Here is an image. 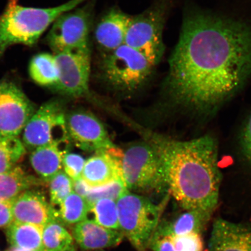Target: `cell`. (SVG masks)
Masks as SVG:
<instances>
[{
	"label": "cell",
	"mask_w": 251,
	"mask_h": 251,
	"mask_svg": "<svg viewBox=\"0 0 251 251\" xmlns=\"http://www.w3.org/2000/svg\"><path fill=\"white\" fill-rule=\"evenodd\" d=\"M144 137L158 153L168 192L180 208L214 212L222 180L214 138L205 135L183 141L149 130Z\"/></svg>",
	"instance_id": "7a4b0ae2"
},
{
	"label": "cell",
	"mask_w": 251,
	"mask_h": 251,
	"mask_svg": "<svg viewBox=\"0 0 251 251\" xmlns=\"http://www.w3.org/2000/svg\"><path fill=\"white\" fill-rule=\"evenodd\" d=\"M18 2L9 0L0 16V58L12 45L34 46L51 25L45 8L23 7Z\"/></svg>",
	"instance_id": "52a82bcc"
},
{
	"label": "cell",
	"mask_w": 251,
	"mask_h": 251,
	"mask_svg": "<svg viewBox=\"0 0 251 251\" xmlns=\"http://www.w3.org/2000/svg\"><path fill=\"white\" fill-rule=\"evenodd\" d=\"M169 237L176 251H204L201 234L192 233Z\"/></svg>",
	"instance_id": "f1b7e54d"
},
{
	"label": "cell",
	"mask_w": 251,
	"mask_h": 251,
	"mask_svg": "<svg viewBox=\"0 0 251 251\" xmlns=\"http://www.w3.org/2000/svg\"><path fill=\"white\" fill-rule=\"evenodd\" d=\"M61 251H76V247H75L74 244L72 245L70 247L67 248V249Z\"/></svg>",
	"instance_id": "e575fe53"
},
{
	"label": "cell",
	"mask_w": 251,
	"mask_h": 251,
	"mask_svg": "<svg viewBox=\"0 0 251 251\" xmlns=\"http://www.w3.org/2000/svg\"><path fill=\"white\" fill-rule=\"evenodd\" d=\"M25 153L26 148L18 137L0 133V174L17 167Z\"/></svg>",
	"instance_id": "cb8c5ba5"
},
{
	"label": "cell",
	"mask_w": 251,
	"mask_h": 251,
	"mask_svg": "<svg viewBox=\"0 0 251 251\" xmlns=\"http://www.w3.org/2000/svg\"><path fill=\"white\" fill-rule=\"evenodd\" d=\"M175 0H155L143 12L131 17L125 45L140 52L156 66L162 60L165 47L163 31Z\"/></svg>",
	"instance_id": "8992f818"
},
{
	"label": "cell",
	"mask_w": 251,
	"mask_h": 251,
	"mask_svg": "<svg viewBox=\"0 0 251 251\" xmlns=\"http://www.w3.org/2000/svg\"><path fill=\"white\" fill-rule=\"evenodd\" d=\"M213 213L201 210H184L169 221L159 223L153 234L168 237L192 233L201 234Z\"/></svg>",
	"instance_id": "d6986e66"
},
{
	"label": "cell",
	"mask_w": 251,
	"mask_h": 251,
	"mask_svg": "<svg viewBox=\"0 0 251 251\" xmlns=\"http://www.w3.org/2000/svg\"><path fill=\"white\" fill-rule=\"evenodd\" d=\"M39 183L37 178L18 166L10 171L0 174V201H12L23 191Z\"/></svg>",
	"instance_id": "44dd1931"
},
{
	"label": "cell",
	"mask_w": 251,
	"mask_h": 251,
	"mask_svg": "<svg viewBox=\"0 0 251 251\" xmlns=\"http://www.w3.org/2000/svg\"><path fill=\"white\" fill-rule=\"evenodd\" d=\"M121 166L127 190L143 194L169 193L161 159L146 140L127 147L123 151Z\"/></svg>",
	"instance_id": "277c9868"
},
{
	"label": "cell",
	"mask_w": 251,
	"mask_h": 251,
	"mask_svg": "<svg viewBox=\"0 0 251 251\" xmlns=\"http://www.w3.org/2000/svg\"><path fill=\"white\" fill-rule=\"evenodd\" d=\"M86 219L103 227L121 231L117 202L115 200L101 199L92 203L90 205Z\"/></svg>",
	"instance_id": "484cf974"
},
{
	"label": "cell",
	"mask_w": 251,
	"mask_h": 251,
	"mask_svg": "<svg viewBox=\"0 0 251 251\" xmlns=\"http://www.w3.org/2000/svg\"><path fill=\"white\" fill-rule=\"evenodd\" d=\"M72 235L83 250L117 246L125 237L121 231L103 227L89 219L75 225L72 229Z\"/></svg>",
	"instance_id": "e0dca14e"
},
{
	"label": "cell",
	"mask_w": 251,
	"mask_h": 251,
	"mask_svg": "<svg viewBox=\"0 0 251 251\" xmlns=\"http://www.w3.org/2000/svg\"><path fill=\"white\" fill-rule=\"evenodd\" d=\"M72 183H73L74 192L77 195L86 199L91 188L89 184L83 179L82 177L72 181Z\"/></svg>",
	"instance_id": "836d02e7"
},
{
	"label": "cell",
	"mask_w": 251,
	"mask_h": 251,
	"mask_svg": "<svg viewBox=\"0 0 251 251\" xmlns=\"http://www.w3.org/2000/svg\"><path fill=\"white\" fill-rule=\"evenodd\" d=\"M86 160L82 156L75 153H66L62 160V168L66 175L72 180L81 177Z\"/></svg>",
	"instance_id": "f546056e"
},
{
	"label": "cell",
	"mask_w": 251,
	"mask_h": 251,
	"mask_svg": "<svg viewBox=\"0 0 251 251\" xmlns=\"http://www.w3.org/2000/svg\"><path fill=\"white\" fill-rule=\"evenodd\" d=\"M66 126L70 141L81 150L96 152L116 147L102 122L86 110L67 113Z\"/></svg>",
	"instance_id": "7c38bea8"
},
{
	"label": "cell",
	"mask_w": 251,
	"mask_h": 251,
	"mask_svg": "<svg viewBox=\"0 0 251 251\" xmlns=\"http://www.w3.org/2000/svg\"><path fill=\"white\" fill-rule=\"evenodd\" d=\"M155 67L136 50L124 45L112 51L102 53L98 72L100 79L111 89L131 94L150 82Z\"/></svg>",
	"instance_id": "3957f363"
},
{
	"label": "cell",
	"mask_w": 251,
	"mask_h": 251,
	"mask_svg": "<svg viewBox=\"0 0 251 251\" xmlns=\"http://www.w3.org/2000/svg\"><path fill=\"white\" fill-rule=\"evenodd\" d=\"M240 144L244 155L251 164V112L244 125Z\"/></svg>",
	"instance_id": "4dcf8cb0"
},
{
	"label": "cell",
	"mask_w": 251,
	"mask_h": 251,
	"mask_svg": "<svg viewBox=\"0 0 251 251\" xmlns=\"http://www.w3.org/2000/svg\"><path fill=\"white\" fill-rule=\"evenodd\" d=\"M34 112L32 102L17 84L0 81V133L18 137Z\"/></svg>",
	"instance_id": "8fae6325"
},
{
	"label": "cell",
	"mask_w": 251,
	"mask_h": 251,
	"mask_svg": "<svg viewBox=\"0 0 251 251\" xmlns=\"http://www.w3.org/2000/svg\"><path fill=\"white\" fill-rule=\"evenodd\" d=\"M8 251H30L29 250L19 249V248L12 247L11 249H9Z\"/></svg>",
	"instance_id": "d590c367"
},
{
	"label": "cell",
	"mask_w": 251,
	"mask_h": 251,
	"mask_svg": "<svg viewBox=\"0 0 251 251\" xmlns=\"http://www.w3.org/2000/svg\"><path fill=\"white\" fill-rule=\"evenodd\" d=\"M30 76L39 85L54 87L59 78L57 63L54 54L42 52L31 58L29 66Z\"/></svg>",
	"instance_id": "7402d4cb"
},
{
	"label": "cell",
	"mask_w": 251,
	"mask_h": 251,
	"mask_svg": "<svg viewBox=\"0 0 251 251\" xmlns=\"http://www.w3.org/2000/svg\"><path fill=\"white\" fill-rule=\"evenodd\" d=\"M14 222L45 226L56 219L54 209L42 194L33 190L23 191L12 201Z\"/></svg>",
	"instance_id": "2e32d148"
},
{
	"label": "cell",
	"mask_w": 251,
	"mask_h": 251,
	"mask_svg": "<svg viewBox=\"0 0 251 251\" xmlns=\"http://www.w3.org/2000/svg\"><path fill=\"white\" fill-rule=\"evenodd\" d=\"M126 190L123 181H114L102 186L91 187L85 199L89 205L101 199H111L117 201L118 198Z\"/></svg>",
	"instance_id": "83f0119b"
},
{
	"label": "cell",
	"mask_w": 251,
	"mask_h": 251,
	"mask_svg": "<svg viewBox=\"0 0 251 251\" xmlns=\"http://www.w3.org/2000/svg\"><path fill=\"white\" fill-rule=\"evenodd\" d=\"M132 15L115 7L100 19L94 28V39L102 53L113 51L125 45Z\"/></svg>",
	"instance_id": "5bb4252c"
},
{
	"label": "cell",
	"mask_w": 251,
	"mask_h": 251,
	"mask_svg": "<svg viewBox=\"0 0 251 251\" xmlns=\"http://www.w3.org/2000/svg\"><path fill=\"white\" fill-rule=\"evenodd\" d=\"M42 226L13 222L6 228L12 247L30 251H42Z\"/></svg>",
	"instance_id": "ffe728a7"
},
{
	"label": "cell",
	"mask_w": 251,
	"mask_h": 251,
	"mask_svg": "<svg viewBox=\"0 0 251 251\" xmlns=\"http://www.w3.org/2000/svg\"><path fill=\"white\" fill-rule=\"evenodd\" d=\"M122 156L123 151L117 147L96 152L86 160L81 177L91 187L102 186L117 180L124 182L121 166Z\"/></svg>",
	"instance_id": "4fadbf2b"
},
{
	"label": "cell",
	"mask_w": 251,
	"mask_h": 251,
	"mask_svg": "<svg viewBox=\"0 0 251 251\" xmlns=\"http://www.w3.org/2000/svg\"><path fill=\"white\" fill-rule=\"evenodd\" d=\"M74 244V238L57 219L44 226L42 251H61Z\"/></svg>",
	"instance_id": "d4e9b609"
},
{
	"label": "cell",
	"mask_w": 251,
	"mask_h": 251,
	"mask_svg": "<svg viewBox=\"0 0 251 251\" xmlns=\"http://www.w3.org/2000/svg\"><path fill=\"white\" fill-rule=\"evenodd\" d=\"M149 247L153 251H176L169 237L155 234L152 235Z\"/></svg>",
	"instance_id": "1f68e13d"
},
{
	"label": "cell",
	"mask_w": 251,
	"mask_h": 251,
	"mask_svg": "<svg viewBox=\"0 0 251 251\" xmlns=\"http://www.w3.org/2000/svg\"><path fill=\"white\" fill-rule=\"evenodd\" d=\"M169 64L162 87L169 100L194 112L215 111L251 76V24L188 5Z\"/></svg>",
	"instance_id": "6da1fadb"
},
{
	"label": "cell",
	"mask_w": 251,
	"mask_h": 251,
	"mask_svg": "<svg viewBox=\"0 0 251 251\" xmlns=\"http://www.w3.org/2000/svg\"><path fill=\"white\" fill-rule=\"evenodd\" d=\"M65 106L60 99L50 100L34 113L23 130V143L33 150L55 141H70L66 126Z\"/></svg>",
	"instance_id": "ba28073f"
},
{
	"label": "cell",
	"mask_w": 251,
	"mask_h": 251,
	"mask_svg": "<svg viewBox=\"0 0 251 251\" xmlns=\"http://www.w3.org/2000/svg\"><path fill=\"white\" fill-rule=\"evenodd\" d=\"M89 208L90 205L84 198L72 192L57 208L53 209L59 222L75 225L87 219Z\"/></svg>",
	"instance_id": "603a6c76"
},
{
	"label": "cell",
	"mask_w": 251,
	"mask_h": 251,
	"mask_svg": "<svg viewBox=\"0 0 251 251\" xmlns=\"http://www.w3.org/2000/svg\"><path fill=\"white\" fill-rule=\"evenodd\" d=\"M93 15V4L90 2L59 17L51 25L46 38L53 54L90 45Z\"/></svg>",
	"instance_id": "9c48e42d"
},
{
	"label": "cell",
	"mask_w": 251,
	"mask_h": 251,
	"mask_svg": "<svg viewBox=\"0 0 251 251\" xmlns=\"http://www.w3.org/2000/svg\"><path fill=\"white\" fill-rule=\"evenodd\" d=\"M90 46L54 54L59 70L57 83L52 88L61 95L80 98L90 95Z\"/></svg>",
	"instance_id": "30bf717a"
},
{
	"label": "cell",
	"mask_w": 251,
	"mask_h": 251,
	"mask_svg": "<svg viewBox=\"0 0 251 251\" xmlns=\"http://www.w3.org/2000/svg\"><path fill=\"white\" fill-rule=\"evenodd\" d=\"M50 204L55 209L74 192L73 183L62 170L56 174L49 182Z\"/></svg>",
	"instance_id": "4316f807"
},
{
	"label": "cell",
	"mask_w": 251,
	"mask_h": 251,
	"mask_svg": "<svg viewBox=\"0 0 251 251\" xmlns=\"http://www.w3.org/2000/svg\"><path fill=\"white\" fill-rule=\"evenodd\" d=\"M70 141H55L32 151L30 161L34 171L43 181L49 182L62 171V160Z\"/></svg>",
	"instance_id": "ac0fdd59"
},
{
	"label": "cell",
	"mask_w": 251,
	"mask_h": 251,
	"mask_svg": "<svg viewBox=\"0 0 251 251\" xmlns=\"http://www.w3.org/2000/svg\"><path fill=\"white\" fill-rule=\"evenodd\" d=\"M12 201H0V228H7L14 222Z\"/></svg>",
	"instance_id": "d6a6232c"
},
{
	"label": "cell",
	"mask_w": 251,
	"mask_h": 251,
	"mask_svg": "<svg viewBox=\"0 0 251 251\" xmlns=\"http://www.w3.org/2000/svg\"><path fill=\"white\" fill-rule=\"evenodd\" d=\"M169 196L155 204L149 198L126 190L116 201L120 230L138 251L149 247Z\"/></svg>",
	"instance_id": "5b68a950"
},
{
	"label": "cell",
	"mask_w": 251,
	"mask_h": 251,
	"mask_svg": "<svg viewBox=\"0 0 251 251\" xmlns=\"http://www.w3.org/2000/svg\"><path fill=\"white\" fill-rule=\"evenodd\" d=\"M208 251H251V226L216 219Z\"/></svg>",
	"instance_id": "9a60e30c"
}]
</instances>
